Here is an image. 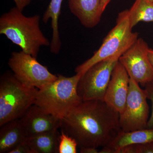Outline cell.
Here are the masks:
<instances>
[{"mask_svg": "<svg viewBox=\"0 0 153 153\" xmlns=\"http://www.w3.org/2000/svg\"><path fill=\"white\" fill-rule=\"evenodd\" d=\"M119 117L120 114L104 101H82L61 120L60 128L80 148L103 147L121 131Z\"/></svg>", "mask_w": 153, "mask_h": 153, "instance_id": "6da1fadb", "label": "cell"}, {"mask_svg": "<svg viewBox=\"0 0 153 153\" xmlns=\"http://www.w3.org/2000/svg\"><path fill=\"white\" fill-rule=\"evenodd\" d=\"M38 15L27 17L16 7L12 8L0 18V34L4 35L22 51L37 58L40 48L49 47L51 42L40 27Z\"/></svg>", "mask_w": 153, "mask_h": 153, "instance_id": "7a4b0ae2", "label": "cell"}, {"mask_svg": "<svg viewBox=\"0 0 153 153\" xmlns=\"http://www.w3.org/2000/svg\"><path fill=\"white\" fill-rule=\"evenodd\" d=\"M81 75L58 74L55 81L38 89L34 104L62 120L82 102L77 90Z\"/></svg>", "mask_w": 153, "mask_h": 153, "instance_id": "3957f363", "label": "cell"}, {"mask_svg": "<svg viewBox=\"0 0 153 153\" xmlns=\"http://www.w3.org/2000/svg\"><path fill=\"white\" fill-rule=\"evenodd\" d=\"M38 90L24 85L13 73L3 74L0 78V126L22 117L34 104Z\"/></svg>", "mask_w": 153, "mask_h": 153, "instance_id": "277c9868", "label": "cell"}, {"mask_svg": "<svg viewBox=\"0 0 153 153\" xmlns=\"http://www.w3.org/2000/svg\"><path fill=\"white\" fill-rule=\"evenodd\" d=\"M128 10L118 15L116 25L106 36L99 49L93 56L75 68L76 73L82 74L88 68L102 60L120 57L138 38V33L132 31Z\"/></svg>", "mask_w": 153, "mask_h": 153, "instance_id": "5b68a950", "label": "cell"}, {"mask_svg": "<svg viewBox=\"0 0 153 153\" xmlns=\"http://www.w3.org/2000/svg\"><path fill=\"white\" fill-rule=\"evenodd\" d=\"M119 58L113 57L100 61L82 74L77 90L82 101H104L113 70Z\"/></svg>", "mask_w": 153, "mask_h": 153, "instance_id": "8992f818", "label": "cell"}, {"mask_svg": "<svg viewBox=\"0 0 153 153\" xmlns=\"http://www.w3.org/2000/svg\"><path fill=\"white\" fill-rule=\"evenodd\" d=\"M37 58L23 51L12 52L8 66L14 76L24 85L40 89L56 80L57 75L50 72Z\"/></svg>", "mask_w": 153, "mask_h": 153, "instance_id": "52a82bcc", "label": "cell"}, {"mask_svg": "<svg viewBox=\"0 0 153 153\" xmlns=\"http://www.w3.org/2000/svg\"><path fill=\"white\" fill-rule=\"evenodd\" d=\"M144 89L130 78L129 88L123 111L120 114L121 129L130 132L147 128L149 107Z\"/></svg>", "mask_w": 153, "mask_h": 153, "instance_id": "ba28073f", "label": "cell"}, {"mask_svg": "<svg viewBox=\"0 0 153 153\" xmlns=\"http://www.w3.org/2000/svg\"><path fill=\"white\" fill-rule=\"evenodd\" d=\"M149 49L146 42L138 38L119 58L130 78L143 86L153 81V67L148 55Z\"/></svg>", "mask_w": 153, "mask_h": 153, "instance_id": "9c48e42d", "label": "cell"}, {"mask_svg": "<svg viewBox=\"0 0 153 153\" xmlns=\"http://www.w3.org/2000/svg\"><path fill=\"white\" fill-rule=\"evenodd\" d=\"M27 138L60 128L61 120L34 104L19 118Z\"/></svg>", "mask_w": 153, "mask_h": 153, "instance_id": "30bf717a", "label": "cell"}, {"mask_svg": "<svg viewBox=\"0 0 153 153\" xmlns=\"http://www.w3.org/2000/svg\"><path fill=\"white\" fill-rule=\"evenodd\" d=\"M127 72L119 61L115 66L106 89L104 101L120 114L123 111L129 88Z\"/></svg>", "mask_w": 153, "mask_h": 153, "instance_id": "8fae6325", "label": "cell"}, {"mask_svg": "<svg viewBox=\"0 0 153 153\" xmlns=\"http://www.w3.org/2000/svg\"><path fill=\"white\" fill-rule=\"evenodd\" d=\"M68 4L71 13L85 28H93L100 22L101 0H68Z\"/></svg>", "mask_w": 153, "mask_h": 153, "instance_id": "7c38bea8", "label": "cell"}, {"mask_svg": "<svg viewBox=\"0 0 153 153\" xmlns=\"http://www.w3.org/2000/svg\"><path fill=\"white\" fill-rule=\"evenodd\" d=\"M26 139L19 119L4 124L0 130V153H9Z\"/></svg>", "mask_w": 153, "mask_h": 153, "instance_id": "4fadbf2b", "label": "cell"}, {"mask_svg": "<svg viewBox=\"0 0 153 153\" xmlns=\"http://www.w3.org/2000/svg\"><path fill=\"white\" fill-rule=\"evenodd\" d=\"M153 142V126L152 128L124 132L121 131L108 146L111 148L113 153L116 151L127 145Z\"/></svg>", "mask_w": 153, "mask_h": 153, "instance_id": "5bb4252c", "label": "cell"}, {"mask_svg": "<svg viewBox=\"0 0 153 153\" xmlns=\"http://www.w3.org/2000/svg\"><path fill=\"white\" fill-rule=\"evenodd\" d=\"M60 133L57 131L47 132L26 139L33 153H58Z\"/></svg>", "mask_w": 153, "mask_h": 153, "instance_id": "9a60e30c", "label": "cell"}, {"mask_svg": "<svg viewBox=\"0 0 153 153\" xmlns=\"http://www.w3.org/2000/svg\"><path fill=\"white\" fill-rule=\"evenodd\" d=\"M63 1L51 0L42 19L45 24L47 23L49 19L52 20V35L50 46V52L55 54H58L61 48V42L58 30V22Z\"/></svg>", "mask_w": 153, "mask_h": 153, "instance_id": "2e32d148", "label": "cell"}, {"mask_svg": "<svg viewBox=\"0 0 153 153\" xmlns=\"http://www.w3.org/2000/svg\"><path fill=\"white\" fill-rule=\"evenodd\" d=\"M128 12L132 28L140 22H153V4L148 0H135Z\"/></svg>", "mask_w": 153, "mask_h": 153, "instance_id": "e0dca14e", "label": "cell"}, {"mask_svg": "<svg viewBox=\"0 0 153 153\" xmlns=\"http://www.w3.org/2000/svg\"><path fill=\"white\" fill-rule=\"evenodd\" d=\"M77 146V143L74 138L61 131L59 139L58 153H76Z\"/></svg>", "mask_w": 153, "mask_h": 153, "instance_id": "ac0fdd59", "label": "cell"}, {"mask_svg": "<svg viewBox=\"0 0 153 153\" xmlns=\"http://www.w3.org/2000/svg\"><path fill=\"white\" fill-rule=\"evenodd\" d=\"M117 153H153V142L127 145L117 150Z\"/></svg>", "mask_w": 153, "mask_h": 153, "instance_id": "d6986e66", "label": "cell"}, {"mask_svg": "<svg viewBox=\"0 0 153 153\" xmlns=\"http://www.w3.org/2000/svg\"><path fill=\"white\" fill-rule=\"evenodd\" d=\"M144 86L148 99L150 100L152 104V113L147 124L148 128H152L153 126V81L148 82Z\"/></svg>", "mask_w": 153, "mask_h": 153, "instance_id": "ffe728a7", "label": "cell"}, {"mask_svg": "<svg viewBox=\"0 0 153 153\" xmlns=\"http://www.w3.org/2000/svg\"><path fill=\"white\" fill-rule=\"evenodd\" d=\"M9 153H33V152L25 140L18 145Z\"/></svg>", "mask_w": 153, "mask_h": 153, "instance_id": "44dd1931", "label": "cell"}, {"mask_svg": "<svg viewBox=\"0 0 153 153\" xmlns=\"http://www.w3.org/2000/svg\"><path fill=\"white\" fill-rule=\"evenodd\" d=\"M16 7L20 10L23 11L27 6L31 2V0H13Z\"/></svg>", "mask_w": 153, "mask_h": 153, "instance_id": "7402d4cb", "label": "cell"}, {"mask_svg": "<svg viewBox=\"0 0 153 153\" xmlns=\"http://www.w3.org/2000/svg\"><path fill=\"white\" fill-rule=\"evenodd\" d=\"M80 153H98L99 152L97 148L92 147H80Z\"/></svg>", "mask_w": 153, "mask_h": 153, "instance_id": "603a6c76", "label": "cell"}, {"mask_svg": "<svg viewBox=\"0 0 153 153\" xmlns=\"http://www.w3.org/2000/svg\"><path fill=\"white\" fill-rule=\"evenodd\" d=\"M111 0H101V4H100V9L102 13H103L105 10L108 4Z\"/></svg>", "mask_w": 153, "mask_h": 153, "instance_id": "cb8c5ba5", "label": "cell"}, {"mask_svg": "<svg viewBox=\"0 0 153 153\" xmlns=\"http://www.w3.org/2000/svg\"><path fill=\"white\" fill-rule=\"evenodd\" d=\"M148 55H149V58L151 64L153 67V49H149L148 52Z\"/></svg>", "mask_w": 153, "mask_h": 153, "instance_id": "d4e9b609", "label": "cell"}, {"mask_svg": "<svg viewBox=\"0 0 153 153\" xmlns=\"http://www.w3.org/2000/svg\"><path fill=\"white\" fill-rule=\"evenodd\" d=\"M148 1H149L150 2L153 4V0H148Z\"/></svg>", "mask_w": 153, "mask_h": 153, "instance_id": "484cf974", "label": "cell"}]
</instances>
